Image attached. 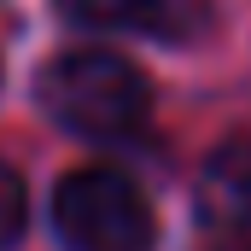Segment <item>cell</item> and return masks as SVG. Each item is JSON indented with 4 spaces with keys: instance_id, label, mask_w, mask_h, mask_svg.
<instances>
[{
    "instance_id": "cell-3",
    "label": "cell",
    "mask_w": 251,
    "mask_h": 251,
    "mask_svg": "<svg viewBox=\"0 0 251 251\" xmlns=\"http://www.w3.org/2000/svg\"><path fill=\"white\" fill-rule=\"evenodd\" d=\"M59 12L88 29H146L164 41H193L210 29L216 0H59Z\"/></svg>"
},
{
    "instance_id": "cell-6",
    "label": "cell",
    "mask_w": 251,
    "mask_h": 251,
    "mask_svg": "<svg viewBox=\"0 0 251 251\" xmlns=\"http://www.w3.org/2000/svg\"><path fill=\"white\" fill-rule=\"evenodd\" d=\"M216 251H251V234H216Z\"/></svg>"
},
{
    "instance_id": "cell-2",
    "label": "cell",
    "mask_w": 251,
    "mask_h": 251,
    "mask_svg": "<svg viewBox=\"0 0 251 251\" xmlns=\"http://www.w3.org/2000/svg\"><path fill=\"white\" fill-rule=\"evenodd\" d=\"M53 228L70 251H152V204L123 170H70L53 193Z\"/></svg>"
},
{
    "instance_id": "cell-5",
    "label": "cell",
    "mask_w": 251,
    "mask_h": 251,
    "mask_svg": "<svg viewBox=\"0 0 251 251\" xmlns=\"http://www.w3.org/2000/svg\"><path fill=\"white\" fill-rule=\"evenodd\" d=\"M24 216H29V199H24V181L0 164V251L24 234Z\"/></svg>"
},
{
    "instance_id": "cell-4",
    "label": "cell",
    "mask_w": 251,
    "mask_h": 251,
    "mask_svg": "<svg viewBox=\"0 0 251 251\" xmlns=\"http://www.w3.org/2000/svg\"><path fill=\"white\" fill-rule=\"evenodd\" d=\"M199 216L210 234H251V134L210 152L199 176Z\"/></svg>"
},
{
    "instance_id": "cell-1",
    "label": "cell",
    "mask_w": 251,
    "mask_h": 251,
    "mask_svg": "<svg viewBox=\"0 0 251 251\" xmlns=\"http://www.w3.org/2000/svg\"><path fill=\"white\" fill-rule=\"evenodd\" d=\"M35 94H41L47 117L59 128L88 134V140H123V134H134V128L146 123V111H152L146 76L128 59L100 53V47H88V53H59V59L41 70Z\"/></svg>"
}]
</instances>
